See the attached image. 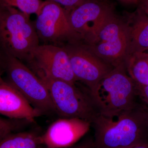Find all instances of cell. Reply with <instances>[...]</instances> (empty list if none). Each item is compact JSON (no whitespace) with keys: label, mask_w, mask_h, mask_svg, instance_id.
I'll use <instances>...</instances> for the list:
<instances>
[{"label":"cell","mask_w":148,"mask_h":148,"mask_svg":"<svg viewBox=\"0 0 148 148\" xmlns=\"http://www.w3.org/2000/svg\"><path fill=\"white\" fill-rule=\"evenodd\" d=\"M16 129V125L13 121L0 117V139L13 132Z\"/></svg>","instance_id":"obj_17"},{"label":"cell","mask_w":148,"mask_h":148,"mask_svg":"<svg viewBox=\"0 0 148 148\" xmlns=\"http://www.w3.org/2000/svg\"><path fill=\"white\" fill-rule=\"evenodd\" d=\"M45 84L56 112L61 118H75L92 122L98 112L88 89L83 90L61 80L35 73Z\"/></svg>","instance_id":"obj_5"},{"label":"cell","mask_w":148,"mask_h":148,"mask_svg":"<svg viewBox=\"0 0 148 148\" xmlns=\"http://www.w3.org/2000/svg\"><path fill=\"white\" fill-rule=\"evenodd\" d=\"M1 54H0V60H1Z\"/></svg>","instance_id":"obj_27"},{"label":"cell","mask_w":148,"mask_h":148,"mask_svg":"<svg viewBox=\"0 0 148 148\" xmlns=\"http://www.w3.org/2000/svg\"><path fill=\"white\" fill-rule=\"evenodd\" d=\"M114 13L112 6L107 3L89 0L70 12L69 20L82 40L95 33Z\"/></svg>","instance_id":"obj_11"},{"label":"cell","mask_w":148,"mask_h":148,"mask_svg":"<svg viewBox=\"0 0 148 148\" xmlns=\"http://www.w3.org/2000/svg\"><path fill=\"white\" fill-rule=\"evenodd\" d=\"M4 82H5L2 79L1 77V70H0V84H1Z\"/></svg>","instance_id":"obj_26"},{"label":"cell","mask_w":148,"mask_h":148,"mask_svg":"<svg viewBox=\"0 0 148 148\" xmlns=\"http://www.w3.org/2000/svg\"><path fill=\"white\" fill-rule=\"evenodd\" d=\"M127 148H148V143H142Z\"/></svg>","instance_id":"obj_23"},{"label":"cell","mask_w":148,"mask_h":148,"mask_svg":"<svg viewBox=\"0 0 148 148\" xmlns=\"http://www.w3.org/2000/svg\"><path fill=\"white\" fill-rule=\"evenodd\" d=\"M29 64L34 73L53 79L76 84L69 55L64 47L43 44L33 51Z\"/></svg>","instance_id":"obj_9"},{"label":"cell","mask_w":148,"mask_h":148,"mask_svg":"<svg viewBox=\"0 0 148 148\" xmlns=\"http://www.w3.org/2000/svg\"><path fill=\"white\" fill-rule=\"evenodd\" d=\"M4 8V7L0 5V16H1Z\"/></svg>","instance_id":"obj_25"},{"label":"cell","mask_w":148,"mask_h":148,"mask_svg":"<svg viewBox=\"0 0 148 148\" xmlns=\"http://www.w3.org/2000/svg\"><path fill=\"white\" fill-rule=\"evenodd\" d=\"M39 136L32 132L10 133L0 139V148H39Z\"/></svg>","instance_id":"obj_15"},{"label":"cell","mask_w":148,"mask_h":148,"mask_svg":"<svg viewBox=\"0 0 148 148\" xmlns=\"http://www.w3.org/2000/svg\"><path fill=\"white\" fill-rule=\"evenodd\" d=\"M138 93L141 101L148 106V85L140 86L137 85Z\"/></svg>","instance_id":"obj_19"},{"label":"cell","mask_w":148,"mask_h":148,"mask_svg":"<svg viewBox=\"0 0 148 148\" xmlns=\"http://www.w3.org/2000/svg\"><path fill=\"white\" fill-rule=\"evenodd\" d=\"M68 148H98L94 143H87V144H82L77 146H73Z\"/></svg>","instance_id":"obj_21"},{"label":"cell","mask_w":148,"mask_h":148,"mask_svg":"<svg viewBox=\"0 0 148 148\" xmlns=\"http://www.w3.org/2000/svg\"><path fill=\"white\" fill-rule=\"evenodd\" d=\"M92 53L114 67L125 64L130 56V36L127 23L114 13L96 32L83 40Z\"/></svg>","instance_id":"obj_4"},{"label":"cell","mask_w":148,"mask_h":148,"mask_svg":"<svg viewBox=\"0 0 148 148\" xmlns=\"http://www.w3.org/2000/svg\"><path fill=\"white\" fill-rule=\"evenodd\" d=\"M39 42L30 15L14 8L4 7L0 16V47L5 54L29 64Z\"/></svg>","instance_id":"obj_3"},{"label":"cell","mask_w":148,"mask_h":148,"mask_svg":"<svg viewBox=\"0 0 148 148\" xmlns=\"http://www.w3.org/2000/svg\"><path fill=\"white\" fill-rule=\"evenodd\" d=\"M44 148H47V147H45Z\"/></svg>","instance_id":"obj_28"},{"label":"cell","mask_w":148,"mask_h":148,"mask_svg":"<svg viewBox=\"0 0 148 148\" xmlns=\"http://www.w3.org/2000/svg\"><path fill=\"white\" fill-rule=\"evenodd\" d=\"M122 3L126 5H135L139 3L140 0H118Z\"/></svg>","instance_id":"obj_22"},{"label":"cell","mask_w":148,"mask_h":148,"mask_svg":"<svg viewBox=\"0 0 148 148\" xmlns=\"http://www.w3.org/2000/svg\"><path fill=\"white\" fill-rule=\"evenodd\" d=\"M63 47L69 55L77 81L84 84L89 91L114 68L92 53L81 41Z\"/></svg>","instance_id":"obj_8"},{"label":"cell","mask_w":148,"mask_h":148,"mask_svg":"<svg viewBox=\"0 0 148 148\" xmlns=\"http://www.w3.org/2000/svg\"><path fill=\"white\" fill-rule=\"evenodd\" d=\"M0 114L32 122L42 115L18 90L5 82L0 84Z\"/></svg>","instance_id":"obj_12"},{"label":"cell","mask_w":148,"mask_h":148,"mask_svg":"<svg viewBox=\"0 0 148 148\" xmlns=\"http://www.w3.org/2000/svg\"><path fill=\"white\" fill-rule=\"evenodd\" d=\"M34 22L40 41L44 44L63 47L81 41L82 38L72 27L69 12L52 1L43 3Z\"/></svg>","instance_id":"obj_7"},{"label":"cell","mask_w":148,"mask_h":148,"mask_svg":"<svg viewBox=\"0 0 148 148\" xmlns=\"http://www.w3.org/2000/svg\"><path fill=\"white\" fill-rule=\"evenodd\" d=\"M139 8L148 15V0H140Z\"/></svg>","instance_id":"obj_20"},{"label":"cell","mask_w":148,"mask_h":148,"mask_svg":"<svg viewBox=\"0 0 148 148\" xmlns=\"http://www.w3.org/2000/svg\"><path fill=\"white\" fill-rule=\"evenodd\" d=\"M91 126V123L84 120L61 118L39 136L40 145L49 148L70 147L82 138Z\"/></svg>","instance_id":"obj_10"},{"label":"cell","mask_w":148,"mask_h":148,"mask_svg":"<svg viewBox=\"0 0 148 148\" xmlns=\"http://www.w3.org/2000/svg\"><path fill=\"white\" fill-rule=\"evenodd\" d=\"M8 84L42 114L55 112L50 94L41 79L23 62L5 54Z\"/></svg>","instance_id":"obj_6"},{"label":"cell","mask_w":148,"mask_h":148,"mask_svg":"<svg viewBox=\"0 0 148 148\" xmlns=\"http://www.w3.org/2000/svg\"><path fill=\"white\" fill-rule=\"evenodd\" d=\"M146 52H148V50L147 51H146Z\"/></svg>","instance_id":"obj_29"},{"label":"cell","mask_w":148,"mask_h":148,"mask_svg":"<svg viewBox=\"0 0 148 148\" xmlns=\"http://www.w3.org/2000/svg\"><path fill=\"white\" fill-rule=\"evenodd\" d=\"M129 24L130 56L148 50V15L140 8L133 14Z\"/></svg>","instance_id":"obj_13"},{"label":"cell","mask_w":148,"mask_h":148,"mask_svg":"<svg viewBox=\"0 0 148 148\" xmlns=\"http://www.w3.org/2000/svg\"><path fill=\"white\" fill-rule=\"evenodd\" d=\"M52 1L61 5L64 6V8L69 12L76 8L89 0H49Z\"/></svg>","instance_id":"obj_18"},{"label":"cell","mask_w":148,"mask_h":148,"mask_svg":"<svg viewBox=\"0 0 148 148\" xmlns=\"http://www.w3.org/2000/svg\"><path fill=\"white\" fill-rule=\"evenodd\" d=\"M98 148H127L148 143L145 105L116 114H98L91 123Z\"/></svg>","instance_id":"obj_1"},{"label":"cell","mask_w":148,"mask_h":148,"mask_svg":"<svg viewBox=\"0 0 148 148\" xmlns=\"http://www.w3.org/2000/svg\"><path fill=\"white\" fill-rule=\"evenodd\" d=\"M89 92L99 114L107 116L143 103L139 102L137 84L128 75L125 64L114 67Z\"/></svg>","instance_id":"obj_2"},{"label":"cell","mask_w":148,"mask_h":148,"mask_svg":"<svg viewBox=\"0 0 148 148\" xmlns=\"http://www.w3.org/2000/svg\"><path fill=\"white\" fill-rule=\"evenodd\" d=\"M145 110H146V117H147V122L148 125V105H146V104H145Z\"/></svg>","instance_id":"obj_24"},{"label":"cell","mask_w":148,"mask_h":148,"mask_svg":"<svg viewBox=\"0 0 148 148\" xmlns=\"http://www.w3.org/2000/svg\"><path fill=\"white\" fill-rule=\"evenodd\" d=\"M130 76L137 85H148V53H134L130 56L125 63Z\"/></svg>","instance_id":"obj_14"},{"label":"cell","mask_w":148,"mask_h":148,"mask_svg":"<svg viewBox=\"0 0 148 148\" xmlns=\"http://www.w3.org/2000/svg\"><path fill=\"white\" fill-rule=\"evenodd\" d=\"M43 2L42 0H0V5L4 7L16 8L29 15L32 14L37 15Z\"/></svg>","instance_id":"obj_16"}]
</instances>
